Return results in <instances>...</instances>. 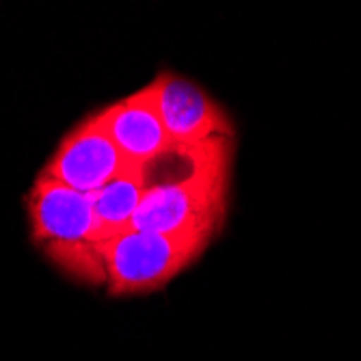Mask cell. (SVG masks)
Returning <instances> with one entry per match:
<instances>
[{
	"mask_svg": "<svg viewBox=\"0 0 361 361\" xmlns=\"http://www.w3.org/2000/svg\"><path fill=\"white\" fill-rule=\"evenodd\" d=\"M234 139L216 137L197 145H173L147 162V190L130 229L158 234L216 236L227 214Z\"/></svg>",
	"mask_w": 361,
	"mask_h": 361,
	"instance_id": "cell-1",
	"label": "cell"
},
{
	"mask_svg": "<svg viewBox=\"0 0 361 361\" xmlns=\"http://www.w3.org/2000/svg\"><path fill=\"white\" fill-rule=\"evenodd\" d=\"M35 245L70 277L104 286V243L97 236L89 195L39 176L26 197Z\"/></svg>",
	"mask_w": 361,
	"mask_h": 361,
	"instance_id": "cell-2",
	"label": "cell"
},
{
	"mask_svg": "<svg viewBox=\"0 0 361 361\" xmlns=\"http://www.w3.org/2000/svg\"><path fill=\"white\" fill-rule=\"evenodd\" d=\"M214 236L158 234L126 229L104 243L106 292L111 297H137L165 288L200 257Z\"/></svg>",
	"mask_w": 361,
	"mask_h": 361,
	"instance_id": "cell-3",
	"label": "cell"
},
{
	"mask_svg": "<svg viewBox=\"0 0 361 361\" xmlns=\"http://www.w3.org/2000/svg\"><path fill=\"white\" fill-rule=\"evenodd\" d=\"M130 165L133 162L119 152L93 113L65 135L42 173L82 195H91L121 176Z\"/></svg>",
	"mask_w": 361,
	"mask_h": 361,
	"instance_id": "cell-4",
	"label": "cell"
},
{
	"mask_svg": "<svg viewBox=\"0 0 361 361\" xmlns=\"http://www.w3.org/2000/svg\"><path fill=\"white\" fill-rule=\"evenodd\" d=\"M149 87L173 145H197L216 137L234 139V126L227 113L200 85L180 74H158Z\"/></svg>",
	"mask_w": 361,
	"mask_h": 361,
	"instance_id": "cell-5",
	"label": "cell"
},
{
	"mask_svg": "<svg viewBox=\"0 0 361 361\" xmlns=\"http://www.w3.org/2000/svg\"><path fill=\"white\" fill-rule=\"evenodd\" d=\"M95 115L113 143L133 165H147L173 147V141L160 121L149 85Z\"/></svg>",
	"mask_w": 361,
	"mask_h": 361,
	"instance_id": "cell-6",
	"label": "cell"
},
{
	"mask_svg": "<svg viewBox=\"0 0 361 361\" xmlns=\"http://www.w3.org/2000/svg\"><path fill=\"white\" fill-rule=\"evenodd\" d=\"M147 184V165H130L104 188L89 195L95 229L102 243H109L117 234L130 229Z\"/></svg>",
	"mask_w": 361,
	"mask_h": 361,
	"instance_id": "cell-7",
	"label": "cell"
}]
</instances>
